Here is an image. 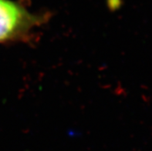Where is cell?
<instances>
[{"label": "cell", "mask_w": 152, "mask_h": 151, "mask_svg": "<svg viewBox=\"0 0 152 151\" xmlns=\"http://www.w3.org/2000/svg\"><path fill=\"white\" fill-rule=\"evenodd\" d=\"M42 20L17 2L0 0V44L25 39Z\"/></svg>", "instance_id": "6da1fadb"}]
</instances>
